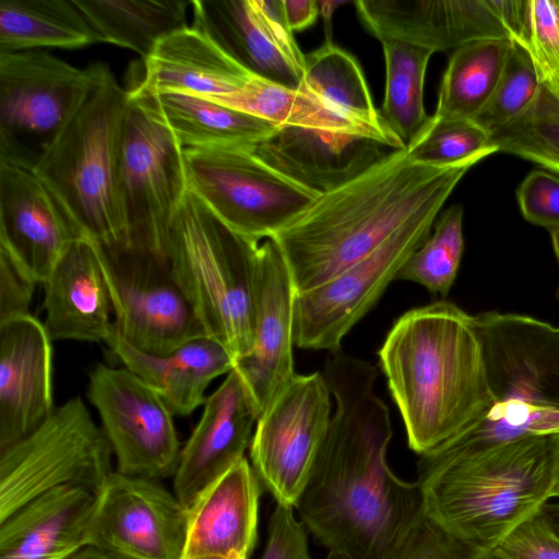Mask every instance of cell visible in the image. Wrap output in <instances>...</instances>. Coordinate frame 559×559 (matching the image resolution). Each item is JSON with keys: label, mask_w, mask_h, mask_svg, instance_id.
Returning <instances> with one entry per match:
<instances>
[{"label": "cell", "mask_w": 559, "mask_h": 559, "mask_svg": "<svg viewBox=\"0 0 559 559\" xmlns=\"http://www.w3.org/2000/svg\"><path fill=\"white\" fill-rule=\"evenodd\" d=\"M379 366L337 352L322 374L336 409L295 510L328 550L348 559H399L425 519L418 481L391 469L390 412L376 393Z\"/></svg>", "instance_id": "obj_1"}, {"label": "cell", "mask_w": 559, "mask_h": 559, "mask_svg": "<svg viewBox=\"0 0 559 559\" xmlns=\"http://www.w3.org/2000/svg\"><path fill=\"white\" fill-rule=\"evenodd\" d=\"M488 156L428 166L413 163L406 147L393 150L357 177L321 193L270 238L284 257L296 293L364 260L411 224L437 217L464 175Z\"/></svg>", "instance_id": "obj_2"}, {"label": "cell", "mask_w": 559, "mask_h": 559, "mask_svg": "<svg viewBox=\"0 0 559 559\" xmlns=\"http://www.w3.org/2000/svg\"><path fill=\"white\" fill-rule=\"evenodd\" d=\"M378 356L408 447L418 455L468 427L492 403L474 316L451 301L406 311Z\"/></svg>", "instance_id": "obj_3"}, {"label": "cell", "mask_w": 559, "mask_h": 559, "mask_svg": "<svg viewBox=\"0 0 559 559\" xmlns=\"http://www.w3.org/2000/svg\"><path fill=\"white\" fill-rule=\"evenodd\" d=\"M417 481L426 516L474 554H489L550 500V437H531L430 460Z\"/></svg>", "instance_id": "obj_4"}, {"label": "cell", "mask_w": 559, "mask_h": 559, "mask_svg": "<svg viewBox=\"0 0 559 559\" xmlns=\"http://www.w3.org/2000/svg\"><path fill=\"white\" fill-rule=\"evenodd\" d=\"M86 94L34 164L80 235L118 255L133 252L119 190L129 93L103 62L88 66Z\"/></svg>", "instance_id": "obj_5"}, {"label": "cell", "mask_w": 559, "mask_h": 559, "mask_svg": "<svg viewBox=\"0 0 559 559\" xmlns=\"http://www.w3.org/2000/svg\"><path fill=\"white\" fill-rule=\"evenodd\" d=\"M492 403L436 450L447 456L559 435V326L498 311L474 316Z\"/></svg>", "instance_id": "obj_6"}, {"label": "cell", "mask_w": 559, "mask_h": 559, "mask_svg": "<svg viewBox=\"0 0 559 559\" xmlns=\"http://www.w3.org/2000/svg\"><path fill=\"white\" fill-rule=\"evenodd\" d=\"M260 242L222 224L188 190L165 245L170 274L206 336L221 343L234 362L253 345L254 258Z\"/></svg>", "instance_id": "obj_7"}, {"label": "cell", "mask_w": 559, "mask_h": 559, "mask_svg": "<svg viewBox=\"0 0 559 559\" xmlns=\"http://www.w3.org/2000/svg\"><path fill=\"white\" fill-rule=\"evenodd\" d=\"M111 454L83 400L67 401L33 432L0 450V522L61 486L97 495L114 472Z\"/></svg>", "instance_id": "obj_8"}, {"label": "cell", "mask_w": 559, "mask_h": 559, "mask_svg": "<svg viewBox=\"0 0 559 559\" xmlns=\"http://www.w3.org/2000/svg\"><path fill=\"white\" fill-rule=\"evenodd\" d=\"M188 189L243 239H270L321 192L265 164L253 146L185 148Z\"/></svg>", "instance_id": "obj_9"}, {"label": "cell", "mask_w": 559, "mask_h": 559, "mask_svg": "<svg viewBox=\"0 0 559 559\" xmlns=\"http://www.w3.org/2000/svg\"><path fill=\"white\" fill-rule=\"evenodd\" d=\"M119 190L133 252L165 261L169 227L187 192L185 148L133 88L128 90Z\"/></svg>", "instance_id": "obj_10"}, {"label": "cell", "mask_w": 559, "mask_h": 559, "mask_svg": "<svg viewBox=\"0 0 559 559\" xmlns=\"http://www.w3.org/2000/svg\"><path fill=\"white\" fill-rule=\"evenodd\" d=\"M331 399L321 372L296 373L259 416L251 466L277 504L295 509L330 427Z\"/></svg>", "instance_id": "obj_11"}, {"label": "cell", "mask_w": 559, "mask_h": 559, "mask_svg": "<svg viewBox=\"0 0 559 559\" xmlns=\"http://www.w3.org/2000/svg\"><path fill=\"white\" fill-rule=\"evenodd\" d=\"M86 394L118 473L154 480L174 476L181 452L174 414L153 388L126 367L98 364Z\"/></svg>", "instance_id": "obj_12"}, {"label": "cell", "mask_w": 559, "mask_h": 559, "mask_svg": "<svg viewBox=\"0 0 559 559\" xmlns=\"http://www.w3.org/2000/svg\"><path fill=\"white\" fill-rule=\"evenodd\" d=\"M436 218L411 224L364 260L310 290L296 293L295 345L331 354L341 352L344 336L396 280L403 265L430 236Z\"/></svg>", "instance_id": "obj_13"}, {"label": "cell", "mask_w": 559, "mask_h": 559, "mask_svg": "<svg viewBox=\"0 0 559 559\" xmlns=\"http://www.w3.org/2000/svg\"><path fill=\"white\" fill-rule=\"evenodd\" d=\"M115 316L114 328L133 348L163 356L206 336L166 261L141 252L110 255L97 243Z\"/></svg>", "instance_id": "obj_14"}, {"label": "cell", "mask_w": 559, "mask_h": 559, "mask_svg": "<svg viewBox=\"0 0 559 559\" xmlns=\"http://www.w3.org/2000/svg\"><path fill=\"white\" fill-rule=\"evenodd\" d=\"M187 510L159 480L112 472L96 495L85 547L111 559H181Z\"/></svg>", "instance_id": "obj_15"}, {"label": "cell", "mask_w": 559, "mask_h": 559, "mask_svg": "<svg viewBox=\"0 0 559 559\" xmlns=\"http://www.w3.org/2000/svg\"><path fill=\"white\" fill-rule=\"evenodd\" d=\"M288 266L272 239L261 241L254 258L253 345L234 370L259 416L296 374L294 304Z\"/></svg>", "instance_id": "obj_16"}, {"label": "cell", "mask_w": 559, "mask_h": 559, "mask_svg": "<svg viewBox=\"0 0 559 559\" xmlns=\"http://www.w3.org/2000/svg\"><path fill=\"white\" fill-rule=\"evenodd\" d=\"M192 25L252 75L298 88L306 56L288 28L283 0H194Z\"/></svg>", "instance_id": "obj_17"}, {"label": "cell", "mask_w": 559, "mask_h": 559, "mask_svg": "<svg viewBox=\"0 0 559 559\" xmlns=\"http://www.w3.org/2000/svg\"><path fill=\"white\" fill-rule=\"evenodd\" d=\"M81 237L34 165L0 158V249L43 284Z\"/></svg>", "instance_id": "obj_18"}, {"label": "cell", "mask_w": 559, "mask_h": 559, "mask_svg": "<svg viewBox=\"0 0 559 559\" xmlns=\"http://www.w3.org/2000/svg\"><path fill=\"white\" fill-rule=\"evenodd\" d=\"M90 80L88 67L45 51L0 55V140L27 134L49 142L84 98Z\"/></svg>", "instance_id": "obj_19"}, {"label": "cell", "mask_w": 559, "mask_h": 559, "mask_svg": "<svg viewBox=\"0 0 559 559\" xmlns=\"http://www.w3.org/2000/svg\"><path fill=\"white\" fill-rule=\"evenodd\" d=\"M357 12L380 40L396 39L433 52L486 39H509L500 0H360Z\"/></svg>", "instance_id": "obj_20"}, {"label": "cell", "mask_w": 559, "mask_h": 559, "mask_svg": "<svg viewBox=\"0 0 559 559\" xmlns=\"http://www.w3.org/2000/svg\"><path fill=\"white\" fill-rule=\"evenodd\" d=\"M202 416L181 449L174 493L186 510L250 448L258 415L233 369L203 404Z\"/></svg>", "instance_id": "obj_21"}, {"label": "cell", "mask_w": 559, "mask_h": 559, "mask_svg": "<svg viewBox=\"0 0 559 559\" xmlns=\"http://www.w3.org/2000/svg\"><path fill=\"white\" fill-rule=\"evenodd\" d=\"M51 341L31 313L0 322V450L33 432L55 411Z\"/></svg>", "instance_id": "obj_22"}, {"label": "cell", "mask_w": 559, "mask_h": 559, "mask_svg": "<svg viewBox=\"0 0 559 559\" xmlns=\"http://www.w3.org/2000/svg\"><path fill=\"white\" fill-rule=\"evenodd\" d=\"M262 489L246 457L207 486L187 510L183 557L249 558L258 540Z\"/></svg>", "instance_id": "obj_23"}, {"label": "cell", "mask_w": 559, "mask_h": 559, "mask_svg": "<svg viewBox=\"0 0 559 559\" xmlns=\"http://www.w3.org/2000/svg\"><path fill=\"white\" fill-rule=\"evenodd\" d=\"M41 285L44 325L52 341H107L112 306L95 241L76 239Z\"/></svg>", "instance_id": "obj_24"}, {"label": "cell", "mask_w": 559, "mask_h": 559, "mask_svg": "<svg viewBox=\"0 0 559 559\" xmlns=\"http://www.w3.org/2000/svg\"><path fill=\"white\" fill-rule=\"evenodd\" d=\"M383 146L360 135L281 127L253 152L278 173L324 193L379 160L386 154Z\"/></svg>", "instance_id": "obj_25"}, {"label": "cell", "mask_w": 559, "mask_h": 559, "mask_svg": "<svg viewBox=\"0 0 559 559\" xmlns=\"http://www.w3.org/2000/svg\"><path fill=\"white\" fill-rule=\"evenodd\" d=\"M96 495L66 485L0 522V559H69L85 547Z\"/></svg>", "instance_id": "obj_26"}, {"label": "cell", "mask_w": 559, "mask_h": 559, "mask_svg": "<svg viewBox=\"0 0 559 559\" xmlns=\"http://www.w3.org/2000/svg\"><path fill=\"white\" fill-rule=\"evenodd\" d=\"M143 61V78L135 87L148 94L225 95L242 88L252 76L194 25L164 37Z\"/></svg>", "instance_id": "obj_27"}, {"label": "cell", "mask_w": 559, "mask_h": 559, "mask_svg": "<svg viewBox=\"0 0 559 559\" xmlns=\"http://www.w3.org/2000/svg\"><path fill=\"white\" fill-rule=\"evenodd\" d=\"M105 343L123 367L153 388L178 416H188L203 405L210 383L235 367L228 350L209 336L191 340L163 356L136 350L114 326Z\"/></svg>", "instance_id": "obj_28"}, {"label": "cell", "mask_w": 559, "mask_h": 559, "mask_svg": "<svg viewBox=\"0 0 559 559\" xmlns=\"http://www.w3.org/2000/svg\"><path fill=\"white\" fill-rule=\"evenodd\" d=\"M141 94L183 148L254 146L281 127L192 93Z\"/></svg>", "instance_id": "obj_29"}, {"label": "cell", "mask_w": 559, "mask_h": 559, "mask_svg": "<svg viewBox=\"0 0 559 559\" xmlns=\"http://www.w3.org/2000/svg\"><path fill=\"white\" fill-rule=\"evenodd\" d=\"M300 86L314 94L341 117L367 131L385 147L405 148L376 109L357 60L332 41H326L306 56Z\"/></svg>", "instance_id": "obj_30"}, {"label": "cell", "mask_w": 559, "mask_h": 559, "mask_svg": "<svg viewBox=\"0 0 559 559\" xmlns=\"http://www.w3.org/2000/svg\"><path fill=\"white\" fill-rule=\"evenodd\" d=\"M98 43L130 49L145 59L167 35L187 26L191 1L73 0Z\"/></svg>", "instance_id": "obj_31"}, {"label": "cell", "mask_w": 559, "mask_h": 559, "mask_svg": "<svg viewBox=\"0 0 559 559\" xmlns=\"http://www.w3.org/2000/svg\"><path fill=\"white\" fill-rule=\"evenodd\" d=\"M95 43V32L73 0L0 1V55Z\"/></svg>", "instance_id": "obj_32"}, {"label": "cell", "mask_w": 559, "mask_h": 559, "mask_svg": "<svg viewBox=\"0 0 559 559\" xmlns=\"http://www.w3.org/2000/svg\"><path fill=\"white\" fill-rule=\"evenodd\" d=\"M204 97L278 127L316 129L372 139L367 131L341 117L301 86L290 88L252 75L236 92Z\"/></svg>", "instance_id": "obj_33"}, {"label": "cell", "mask_w": 559, "mask_h": 559, "mask_svg": "<svg viewBox=\"0 0 559 559\" xmlns=\"http://www.w3.org/2000/svg\"><path fill=\"white\" fill-rule=\"evenodd\" d=\"M513 41L486 39L453 51L438 93L435 116L473 119L490 97Z\"/></svg>", "instance_id": "obj_34"}, {"label": "cell", "mask_w": 559, "mask_h": 559, "mask_svg": "<svg viewBox=\"0 0 559 559\" xmlns=\"http://www.w3.org/2000/svg\"><path fill=\"white\" fill-rule=\"evenodd\" d=\"M385 63L380 115L405 147L429 120L424 106L425 76L433 51L396 39L381 41Z\"/></svg>", "instance_id": "obj_35"}, {"label": "cell", "mask_w": 559, "mask_h": 559, "mask_svg": "<svg viewBox=\"0 0 559 559\" xmlns=\"http://www.w3.org/2000/svg\"><path fill=\"white\" fill-rule=\"evenodd\" d=\"M490 143L559 175V94L539 84L527 108L495 131Z\"/></svg>", "instance_id": "obj_36"}, {"label": "cell", "mask_w": 559, "mask_h": 559, "mask_svg": "<svg viewBox=\"0 0 559 559\" xmlns=\"http://www.w3.org/2000/svg\"><path fill=\"white\" fill-rule=\"evenodd\" d=\"M464 252L463 206L453 204L438 218L435 230L411 255L396 280L424 286L445 297L452 288Z\"/></svg>", "instance_id": "obj_37"}, {"label": "cell", "mask_w": 559, "mask_h": 559, "mask_svg": "<svg viewBox=\"0 0 559 559\" xmlns=\"http://www.w3.org/2000/svg\"><path fill=\"white\" fill-rule=\"evenodd\" d=\"M491 134L473 119L430 116L406 146L408 158L420 165L444 166L479 154H495Z\"/></svg>", "instance_id": "obj_38"}, {"label": "cell", "mask_w": 559, "mask_h": 559, "mask_svg": "<svg viewBox=\"0 0 559 559\" xmlns=\"http://www.w3.org/2000/svg\"><path fill=\"white\" fill-rule=\"evenodd\" d=\"M538 87V76L528 53L513 43L490 97L473 120L492 134L527 108Z\"/></svg>", "instance_id": "obj_39"}, {"label": "cell", "mask_w": 559, "mask_h": 559, "mask_svg": "<svg viewBox=\"0 0 559 559\" xmlns=\"http://www.w3.org/2000/svg\"><path fill=\"white\" fill-rule=\"evenodd\" d=\"M519 46L528 53L539 84L559 94V0H527Z\"/></svg>", "instance_id": "obj_40"}, {"label": "cell", "mask_w": 559, "mask_h": 559, "mask_svg": "<svg viewBox=\"0 0 559 559\" xmlns=\"http://www.w3.org/2000/svg\"><path fill=\"white\" fill-rule=\"evenodd\" d=\"M489 554L496 559H559V535L540 509L511 531Z\"/></svg>", "instance_id": "obj_41"}, {"label": "cell", "mask_w": 559, "mask_h": 559, "mask_svg": "<svg viewBox=\"0 0 559 559\" xmlns=\"http://www.w3.org/2000/svg\"><path fill=\"white\" fill-rule=\"evenodd\" d=\"M523 217L548 230L559 228V177L535 169L515 191Z\"/></svg>", "instance_id": "obj_42"}, {"label": "cell", "mask_w": 559, "mask_h": 559, "mask_svg": "<svg viewBox=\"0 0 559 559\" xmlns=\"http://www.w3.org/2000/svg\"><path fill=\"white\" fill-rule=\"evenodd\" d=\"M307 533L293 507L276 503L269 520L267 539L260 559H312Z\"/></svg>", "instance_id": "obj_43"}, {"label": "cell", "mask_w": 559, "mask_h": 559, "mask_svg": "<svg viewBox=\"0 0 559 559\" xmlns=\"http://www.w3.org/2000/svg\"><path fill=\"white\" fill-rule=\"evenodd\" d=\"M37 283L0 249V322L29 314Z\"/></svg>", "instance_id": "obj_44"}, {"label": "cell", "mask_w": 559, "mask_h": 559, "mask_svg": "<svg viewBox=\"0 0 559 559\" xmlns=\"http://www.w3.org/2000/svg\"><path fill=\"white\" fill-rule=\"evenodd\" d=\"M473 554L425 516L399 559H471Z\"/></svg>", "instance_id": "obj_45"}, {"label": "cell", "mask_w": 559, "mask_h": 559, "mask_svg": "<svg viewBox=\"0 0 559 559\" xmlns=\"http://www.w3.org/2000/svg\"><path fill=\"white\" fill-rule=\"evenodd\" d=\"M284 16L290 32L311 26L317 20L319 3L316 0H283Z\"/></svg>", "instance_id": "obj_46"}, {"label": "cell", "mask_w": 559, "mask_h": 559, "mask_svg": "<svg viewBox=\"0 0 559 559\" xmlns=\"http://www.w3.org/2000/svg\"><path fill=\"white\" fill-rule=\"evenodd\" d=\"M552 453V486L550 499H559V435L550 437Z\"/></svg>", "instance_id": "obj_47"}, {"label": "cell", "mask_w": 559, "mask_h": 559, "mask_svg": "<svg viewBox=\"0 0 559 559\" xmlns=\"http://www.w3.org/2000/svg\"><path fill=\"white\" fill-rule=\"evenodd\" d=\"M542 512L554 531L559 535V500L546 502L542 508Z\"/></svg>", "instance_id": "obj_48"}, {"label": "cell", "mask_w": 559, "mask_h": 559, "mask_svg": "<svg viewBox=\"0 0 559 559\" xmlns=\"http://www.w3.org/2000/svg\"><path fill=\"white\" fill-rule=\"evenodd\" d=\"M319 3V11L324 16L326 28L329 27V31L331 29V17L332 13L334 12V9L343 4L344 2L341 1H318Z\"/></svg>", "instance_id": "obj_49"}, {"label": "cell", "mask_w": 559, "mask_h": 559, "mask_svg": "<svg viewBox=\"0 0 559 559\" xmlns=\"http://www.w3.org/2000/svg\"><path fill=\"white\" fill-rule=\"evenodd\" d=\"M69 559H111V558L95 548L84 547Z\"/></svg>", "instance_id": "obj_50"}, {"label": "cell", "mask_w": 559, "mask_h": 559, "mask_svg": "<svg viewBox=\"0 0 559 559\" xmlns=\"http://www.w3.org/2000/svg\"><path fill=\"white\" fill-rule=\"evenodd\" d=\"M552 248L557 258V261L559 263V228L549 230ZM557 299L559 301V285L556 293Z\"/></svg>", "instance_id": "obj_51"}, {"label": "cell", "mask_w": 559, "mask_h": 559, "mask_svg": "<svg viewBox=\"0 0 559 559\" xmlns=\"http://www.w3.org/2000/svg\"><path fill=\"white\" fill-rule=\"evenodd\" d=\"M181 559H248L240 555L230 556H200V557H182Z\"/></svg>", "instance_id": "obj_52"}, {"label": "cell", "mask_w": 559, "mask_h": 559, "mask_svg": "<svg viewBox=\"0 0 559 559\" xmlns=\"http://www.w3.org/2000/svg\"><path fill=\"white\" fill-rule=\"evenodd\" d=\"M471 559H496L490 554H473Z\"/></svg>", "instance_id": "obj_53"}, {"label": "cell", "mask_w": 559, "mask_h": 559, "mask_svg": "<svg viewBox=\"0 0 559 559\" xmlns=\"http://www.w3.org/2000/svg\"><path fill=\"white\" fill-rule=\"evenodd\" d=\"M324 559H348V558L344 557L343 555L336 554V552H329Z\"/></svg>", "instance_id": "obj_54"}]
</instances>
